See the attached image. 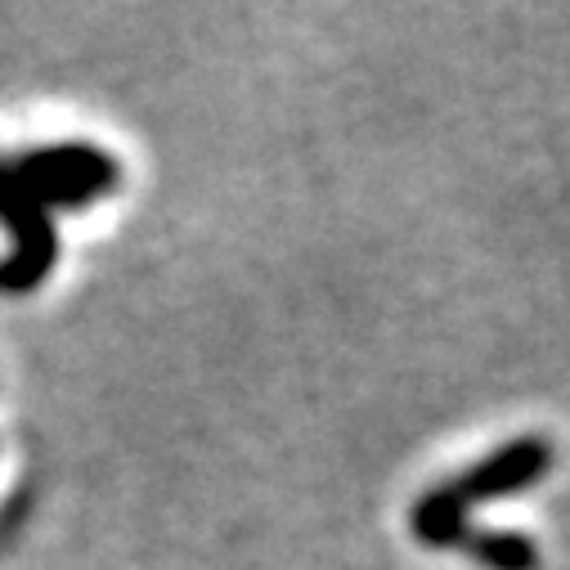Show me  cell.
<instances>
[{
  "label": "cell",
  "instance_id": "7a4b0ae2",
  "mask_svg": "<svg viewBox=\"0 0 570 570\" xmlns=\"http://www.w3.org/2000/svg\"><path fill=\"white\" fill-rule=\"evenodd\" d=\"M0 229L10 238V252L0 261V293H32L59 265V225L55 216L23 189L14 167L0 158Z\"/></svg>",
  "mask_w": 570,
  "mask_h": 570
},
{
  "label": "cell",
  "instance_id": "6da1fadb",
  "mask_svg": "<svg viewBox=\"0 0 570 570\" xmlns=\"http://www.w3.org/2000/svg\"><path fill=\"white\" fill-rule=\"evenodd\" d=\"M23 189L55 216V212H86L121 189V163L95 145V139H55L32 145L14 163Z\"/></svg>",
  "mask_w": 570,
  "mask_h": 570
},
{
  "label": "cell",
  "instance_id": "5b68a950",
  "mask_svg": "<svg viewBox=\"0 0 570 570\" xmlns=\"http://www.w3.org/2000/svg\"><path fill=\"white\" fill-rule=\"evenodd\" d=\"M454 552L481 561L485 570H539V561H543L539 557V543L525 530H512V525H476V521L459 539Z\"/></svg>",
  "mask_w": 570,
  "mask_h": 570
},
{
  "label": "cell",
  "instance_id": "3957f363",
  "mask_svg": "<svg viewBox=\"0 0 570 570\" xmlns=\"http://www.w3.org/2000/svg\"><path fill=\"white\" fill-rule=\"evenodd\" d=\"M552 459H557L552 441L530 432V436H512V441L494 445L490 454H481L476 463H468L445 485H450V494L468 512H476L481 503H499V499H517V494L534 490L552 472Z\"/></svg>",
  "mask_w": 570,
  "mask_h": 570
},
{
  "label": "cell",
  "instance_id": "277c9868",
  "mask_svg": "<svg viewBox=\"0 0 570 570\" xmlns=\"http://www.w3.org/2000/svg\"><path fill=\"white\" fill-rule=\"evenodd\" d=\"M409 530L422 548H445L454 552L459 539L472 530V512L450 494V485H432V490H422L409 508Z\"/></svg>",
  "mask_w": 570,
  "mask_h": 570
}]
</instances>
